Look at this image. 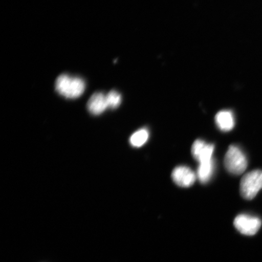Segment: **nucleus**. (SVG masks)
Wrapping results in <instances>:
<instances>
[{
	"instance_id": "obj_3",
	"label": "nucleus",
	"mask_w": 262,
	"mask_h": 262,
	"mask_svg": "<svg viewBox=\"0 0 262 262\" xmlns=\"http://www.w3.org/2000/svg\"><path fill=\"white\" fill-rule=\"evenodd\" d=\"M262 188V170L257 169L245 174L241 182L240 191L242 198L253 199Z\"/></svg>"
},
{
	"instance_id": "obj_5",
	"label": "nucleus",
	"mask_w": 262,
	"mask_h": 262,
	"mask_svg": "<svg viewBox=\"0 0 262 262\" xmlns=\"http://www.w3.org/2000/svg\"><path fill=\"white\" fill-rule=\"evenodd\" d=\"M214 145L201 140H196L193 143L191 152L193 157L199 163H206L213 160Z\"/></svg>"
},
{
	"instance_id": "obj_10",
	"label": "nucleus",
	"mask_w": 262,
	"mask_h": 262,
	"mask_svg": "<svg viewBox=\"0 0 262 262\" xmlns=\"http://www.w3.org/2000/svg\"><path fill=\"white\" fill-rule=\"evenodd\" d=\"M149 138V132L145 128L141 129L131 136L129 142L134 147H139L145 145Z\"/></svg>"
},
{
	"instance_id": "obj_2",
	"label": "nucleus",
	"mask_w": 262,
	"mask_h": 262,
	"mask_svg": "<svg viewBox=\"0 0 262 262\" xmlns=\"http://www.w3.org/2000/svg\"><path fill=\"white\" fill-rule=\"evenodd\" d=\"M224 164L229 173L234 175H241L247 168L248 160L240 147L231 145L226 153Z\"/></svg>"
},
{
	"instance_id": "obj_8",
	"label": "nucleus",
	"mask_w": 262,
	"mask_h": 262,
	"mask_svg": "<svg viewBox=\"0 0 262 262\" xmlns=\"http://www.w3.org/2000/svg\"><path fill=\"white\" fill-rule=\"evenodd\" d=\"M215 121L219 129L224 132L231 130L235 125L234 114L228 110L219 112L215 116Z\"/></svg>"
},
{
	"instance_id": "obj_4",
	"label": "nucleus",
	"mask_w": 262,
	"mask_h": 262,
	"mask_svg": "<svg viewBox=\"0 0 262 262\" xmlns=\"http://www.w3.org/2000/svg\"><path fill=\"white\" fill-rule=\"evenodd\" d=\"M235 228L242 234L254 235L261 227V222L259 218L247 214H241L235 217L234 221Z\"/></svg>"
},
{
	"instance_id": "obj_6",
	"label": "nucleus",
	"mask_w": 262,
	"mask_h": 262,
	"mask_svg": "<svg viewBox=\"0 0 262 262\" xmlns=\"http://www.w3.org/2000/svg\"><path fill=\"white\" fill-rule=\"evenodd\" d=\"M172 179L177 185L182 188H188L194 184L196 175L191 169L187 166L176 167L172 172Z\"/></svg>"
},
{
	"instance_id": "obj_9",
	"label": "nucleus",
	"mask_w": 262,
	"mask_h": 262,
	"mask_svg": "<svg viewBox=\"0 0 262 262\" xmlns=\"http://www.w3.org/2000/svg\"><path fill=\"white\" fill-rule=\"evenodd\" d=\"M214 159L210 162L199 163L198 177L202 184H206L210 180L214 173Z\"/></svg>"
},
{
	"instance_id": "obj_11",
	"label": "nucleus",
	"mask_w": 262,
	"mask_h": 262,
	"mask_svg": "<svg viewBox=\"0 0 262 262\" xmlns=\"http://www.w3.org/2000/svg\"><path fill=\"white\" fill-rule=\"evenodd\" d=\"M106 100L108 108L116 109L122 103V96L116 91H111L106 94Z\"/></svg>"
},
{
	"instance_id": "obj_7",
	"label": "nucleus",
	"mask_w": 262,
	"mask_h": 262,
	"mask_svg": "<svg viewBox=\"0 0 262 262\" xmlns=\"http://www.w3.org/2000/svg\"><path fill=\"white\" fill-rule=\"evenodd\" d=\"M88 110L94 116L102 114L108 108L106 95L96 93L91 97L88 102Z\"/></svg>"
},
{
	"instance_id": "obj_1",
	"label": "nucleus",
	"mask_w": 262,
	"mask_h": 262,
	"mask_svg": "<svg viewBox=\"0 0 262 262\" xmlns=\"http://www.w3.org/2000/svg\"><path fill=\"white\" fill-rule=\"evenodd\" d=\"M55 87L57 93L61 96L73 99L80 97L83 94L86 84L81 78L61 74L55 81Z\"/></svg>"
}]
</instances>
